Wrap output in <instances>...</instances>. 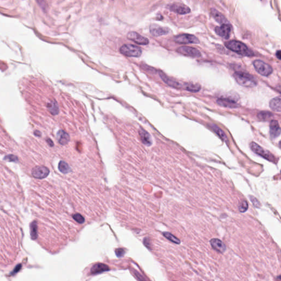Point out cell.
<instances>
[{"label":"cell","instance_id":"6da1fadb","mask_svg":"<svg viewBox=\"0 0 281 281\" xmlns=\"http://www.w3.org/2000/svg\"><path fill=\"white\" fill-rule=\"evenodd\" d=\"M225 46L231 51L242 56L250 57L254 55L252 50H249L244 44L238 41L232 40L226 42Z\"/></svg>","mask_w":281,"mask_h":281},{"label":"cell","instance_id":"7a4b0ae2","mask_svg":"<svg viewBox=\"0 0 281 281\" xmlns=\"http://www.w3.org/2000/svg\"><path fill=\"white\" fill-rule=\"evenodd\" d=\"M233 77L237 83L240 86L246 87H253L257 85V81L255 77L243 71H237L233 74Z\"/></svg>","mask_w":281,"mask_h":281},{"label":"cell","instance_id":"3957f363","mask_svg":"<svg viewBox=\"0 0 281 281\" xmlns=\"http://www.w3.org/2000/svg\"><path fill=\"white\" fill-rule=\"evenodd\" d=\"M121 53L127 57H138L141 56L142 51L140 47L131 44L122 45L120 48Z\"/></svg>","mask_w":281,"mask_h":281},{"label":"cell","instance_id":"277c9868","mask_svg":"<svg viewBox=\"0 0 281 281\" xmlns=\"http://www.w3.org/2000/svg\"><path fill=\"white\" fill-rule=\"evenodd\" d=\"M250 147L251 150L256 154L263 157L266 159L268 160L270 162H276V158L268 150H265V149L262 148V147L260 146L255 142H252L250 144Z\"/></svg>","mask_w":281,"mask_h":281},{"label":"cell","instance_id":"5b68a950","mask_svg":"<svg viewBox=\"0 0 281 281\" xmlns=\"http://www.w3.org/2000/svg\"><path fill=\"white\" fill-rule=\"evenodd\" d=\"M253 65L256 71L260 75L264 77H268L271 74L273 71L272 68L269 64L260 60L254 61Z\"/></svg>","mask_w":281,"mask_h":281},{"label":"cell","instance_id":"8992f818","mask_svg":"<svg viewBox=\"0 0 281 281\" xmlns=\"http://www.w3.org/2000/svg\"><path fill=\"white\" fill-rule=\"evenodd\" d=\"M160 77L162 79L164 83L172 87L173 88L175 89H184L186 90L187 86V83H182L181 81H179L177 80H175L170 78L169 77L166 76V75L164 73H163L162 71H159Z\"/></svg>","mask_w":281,"mask_h":281},{"label":"cell","instance_id":"52a82bcc","mask_svg":"<svg viewBox=\"0 0 281 281\" xmlns=\"http://www.w3.org/2000/svg\"><path fill=\"white\" fill-rule=\"evenodd\" d=\"M174 41L182 44H197L199 43V41L198 38L195 35L191 34H182L177 35L174 37Z\"/></svg>","mask_w":281,"mask_h":281},{"label":"cell","instance_id":"ba28073f","mask_svg":"<svg viewBox=\"0 0 281 281\" xmlns=\"http://www.w3.org/2000/svg\"><path fill=\"white\" fill-rule=\"evenodd\" d=\"M50 174V170L45 166H36L32 170V175L35 179L46 178Z\"/></svg>","mask_w":281,"mask_h":281},{"label":"cell","instance_id":"9c48e42d","mask_svg":"<svg viewBox=\"0 0 281 281\" xmlns=\"http://www.w3.org/2000/svg\"><path fill=\"white\" fill-rule=\"evenodd\" d=\"M177 52L180 54H183L187 57L197 58L200 57L201 56V52L198 50L188 46L180 47L177 50Z\"/></svg>","mask_w":281,"mask_h":281},{"label":"cell","instance_id":"30bf717a","mask_svg":"<svg viewBox=\"0 0 281 281\" xmlns=\"http://www.w3.org/2000/svg\"><path fill=\"white\" fill-rule=\"evenodd\" d=\"M127 38L129 40L136 43L137 44L141 45H146L149 44V40L148 38L140 35L137 32H130L127 35Z\"/></svg>","mask_w":281,"mask_h":281},{"label":"cell","instance_id":"8fae6325","mask_svg":"<svg viewBox=\"0 0 281 281\" xmlns=\"http://www.w3.org/2000/svg\"><path fill=\"white\" fill-rule=\"evenodd\" d=\"M231 26L229 24H222L221 26H217L215 28V32L219 36L225 39H228L230 38V35L231 33Z\"/></svg>","mask_w":281,"mask_h":281},{"label":"cell","instance_id":"7c38bea8","mask_svg":"<svg viewBox=\"0 0 281 281\" xmlns=\"http://www.w3.org/2000/svg\"><path fill=\"white\" fill-rule=\"evenodd\" d=\"M150 34L154 36H160L168 34L170 29L166 27H163L157 24H152L150 27Z\"/></svg>","mask_w":281,"mask_h":281},{"label":"cell","instance_id":"4fadbf2b","mask_svg":"<svg viewBox=\"0 0 281 281\" xmlns=\"http://www.w3.org/2000/svg\"><path fill=\"white\" fill-rule=\"evenodd\" d=\"M169 9L171 11L179 14H186L191 12V10L189 7L182 3H176L172 4L170 6Z\"/></svg>","mask_w":281,"mask_h":281},{"label":"cell","instance_id":"5bb4252c","mask_svg":"<svg viewBox=\"0 0 281 281\" xmlns=\"http://www.w3.org/2000/svg\"><path fill=\"white\" fill-rule=\"evenodd\" d=\"M217 103L219 105L229 108H236L239 107V105L236 101L228 98H220L217 99Z\"/></svg>","mask_w":281,"mask_h":281},{"label":"cell","instance_id":"9a60e30c","mask_svg":"<svg viewBox=\"0 0 281 281\" xmlns=\"http://www.w3.org/2000/svg\"><path fill=\"white\" fill-rule=\"evenodd\" d=\"M270 134L272 139L278 137L281 134V128L278 122L276 120H271L270 124Z\"/></svg>","mask_w":281,"mask_h":281},{"label":"cell","instance_id":"2e32d148","mask_svg":"<svg viewBox=\"0 0 281 281\" xmlns=\"http://www.w3.org/2000/svg\"><path fill=\"white\" fill-rule=\"evenodd\" d=\"M210 243L212 248L217 252L224 253L226 249L225 244L219 239L213 238L210 240Z\"/></svg>","mask_w":281,"mask_h":281},{"label":"cell","instance_id":"e0dca14e","mask_svg":"<svg viewBox=\"0 0 281 281\" xmlns=\"http://www.w3.org/2000/svg\"><path fill=\"white\" fill-rule=\"evenodd\" d=\"M211 13L212 16L213 17V18L217 23L222 25L228 24V21L227 20V19L216 9L212 8L211 10Z\"/></svg>","mask_w":281,"mask_h":281},{"label":"cell","instance_id":"ac0fdd59","mask_svg":"<svg viewBox=\"0 0 281 281\" xmlns=\"http://www.w3.org/2000/svg\"><path fill=\"white\" fill-rule=\"evenodd\" d=\"M57 139L62 145H65L69 142L70 136L65 131L60 130L57 133Z\"/></svg>","mask_w":281,"mask_h":281},{"label":"cell","instance_id":"d6986e66","mask_svg":"<svg viewBox=\"0 0 281 281\" xmlns=\"http://www.w3.org/2000/svg\"><path fill=\"white\" fill-rule=\"evenodd\" d=\"M139 133H140V139L144 144L148 146H150L152 144V138L150 134L144 129H140L139 131Z\"/></svg>","mask_w":281,"mask_h":281},{"label":"cell","instance_id":"ffe728a7","mask_svg":"<svg viewBox=\"0 0 281 281\" xmlns=\"http://www.w3.org/2000/svg\"><path fill=\"white\" fill-rule=\"evenodd\" d=\"M281 97H277L271 99L270 102V108L272 110L276 112H281Z\"/></svg>","mask_w":281,"mask_h":281},{"label":"cell","instance_id":"44dd1931","mask_svg":"<svg viewBox=\"0 0 281 281\" xmlns=\"http://www.w3.org/2000/svg\"><path fill=\"white\" fill-rule=\"evenodd\" d=\"M209 126L222 140L225 142H227V136L225 134V133L220 128H219L216 125L213 124H210Z\"/></svg>","mask_w":281,"mask_h":281},{"label":"cell","instance_id":"7402d4cb","mask_svg":"<svg viewBox=\"0 0 281 281\" xmlns=\"http://www.w3.org/2000/svg\"><path fill=\"white\" fill-rule=\"evenodd\" d=\"M58 169L63 174H68L71 171L70 166L64 161H61L58 165Z\"/></svg>","mask_w":281,"mask_h":281},{"label":"cell","instance_id":"603a6c76","mask_svg":"<svg viewBox=\"0 0 281 281\" xmlns=\"http://www.w3.org/2000/svg\"><path fill=\"white\" fill-rule=\"evenodd\" d=\"M47 108L52 115H57L59 113L58 106L56 101H52L51 102L48 103Z\"/></svg>","mask_w":281,"mask_h":281},{"label":"cell","instance_id":"cb8c5ba5","mask_svg":"<svg viewBox=\"0 0 281 281\" xmlns=\"http://www.w3.org/2000/svg\"><path fill=\"white\" fill-rule=\"evenodd\" d=\"M273 116V114L271 112H267V111H262L260 112L258 114V118L259 119L262 121H266L268 119L271 118Z\"/></svg>","mask_w":281,"mask_h":281},{"label":"cell","instance_id":"d4e9b609","mask_svg":"<svg viewBox=\"0 0 281 281\" xmlns=\"http://www.w3.org/2000/svg\"><path fill=\"white\" fill-rule=\"evenodd\" d=\"M163 236L165 237L166 238H167L168 240H169L170 241H171L173 243H175L177 244H179L181 243L180 240L178 239L177 237L174 236L171 233L165 232H163Z\"/></svg>","mask_w":281,"mask_h":281},{"label":"cell","instance_id":"484cf974","mask_svg":"<svg viewBox=\"0 0 281 281\" xmlns=\"http://www.w3.org/2000/svg\"><path fill=\"white\" fill-rule=\"evenodd\" d=\"M30 232L32 237L33 239H35L38 236V224L36 221H33L30 224Z\"/></svg>","mask_w":281,"mask_h":281},{"label":"cell","instance_id":"4316f807","mask_svg":"<svg viewBox=\"0 0 281 281\" xmlns=\"http://www.w3.org/2000/svg\"><path fill=\"white\" fill-rule=\"evenodd\" d=\"M107 270H108V267L107 266L102 265V264H98V265L94 266V267H93L92 270V272L93 273H98V272L103 271H104Z\"/></svg>","mask_w":281,"mask_h":281},{"label":"cell","instance_id":"83f0119b","mask_svg":"<svg viewBox=\"0 0 281 281\" xmlns=\"http://www.w3.org/2000/svg\"><path fill=\"white\" fill-rule=\"evenodd\" d=\"M3 160L5 161L9 162H14V163H18L19 162L18 157L13 155V154H9L7 155L3 158Z\"/></svg>","mask_w":281,"mask_h":281},{"label":"cell","instance_id":"f1b7e54d","mask_svg":"<svg viewBox=\"0 0 281 281\" xmlns=\"http://www.w3.org/2000/svg\"><path fill=\"white\" fill-rule=\"evenodd\" d=\"M73 217L75 220L79 224H83L85 222L84 217L79 214H75L73 215Z\"/></svg>","mask_w":281,"mask_h":281},{"label":"cell","instance_id":"f546056e","mask_svg":"<svg viewBox=\"0 0 281 281\" xmlns=\"http://www.w3.org/2000/svg\"><path fill=\"white\" fill-rule=\"evenodd\" d=\"M248 208V202L246 201H242V203L240 204V207H239L240 211L242 212V213H244V212H246V211L247 210Z\"/></svg>","mask_w":281,"mask_h":281},{"label":"cell","instance_id":"4dcf8cb0","mask_svg":"<svg viewBox=\"0 0 281 281\" xmlns=\"http://www.w3.org/2000/svg\"><path fill=\"white\" fill-rule=\"evenodd\" d=\"M249 198H250V199L251 200V201L252 202L253 205L256 208H259L260 207L261 203H260V201H259L255 197H253L252 195H250V196L249 197Z\"/></svg>","mask_w":281,"mask_h":281},{"label":"cell","instance_id":"1f68e13d","mask_svg":"<svg viewBox=\"0 0 281 281\" xmlns=\"http://www.w3.org/2000/svg\"><path fill=\"white\" fill-rule=\"evenodd\" d=\"M35 136L37 137H41V132L38 130H35L34 132Z\"/></svg>","mask_w":281,"mask_h":281},{"label":"cell","instance_id":"d6a6232c","mask_svg":"<svg viewBox=\"0 0 281 281\" xmlns=\"http://www.w3.org/2000/svg\"><path fill=\"white\" fill-rule=\"evenodd\" d=\"M47 142L48 143V144L50 145V146L51 147H53L54 146V144H53V142L52 140H51L50 138H48L47 140Z\"/></svg>","mask_w":281,"mask_h":281},{"label":"cell","instance_id":"836d02e7","mask_svg":"<svg viewBox=\"0 0 281 281\" xmlns=\"http://www.w3.org/2000/svg\"><path fill=\"white\" fill-rule=\"evenodd\" d=\"M276 56H277V57L279 59H281V51H280V50H278V51L276 52Z\"/></svg>","mask_w":281,"mask_h":281}]
</instances>
